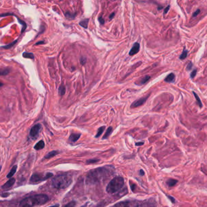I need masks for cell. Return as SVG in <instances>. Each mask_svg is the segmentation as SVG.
Instances as JSON below:
<instances>
[{"label": "cell", "mask_w": 207, "mask_h": 207, "mask_svg": "<svg viewBox=\"0 0 207 207\" xmlns=\"http://www.w3.org/2000/svg\"><path fill=\"white\" fill-rule=\"evenodd\" d=\"M50 207H59V205L58 204H57V205H53V206H51Z\"/></svg>", "instance_id": "40"}, {"label": "cell", "mask_w": 207, "mask_h": 207, "mask_svg": "<svg viewBox=\"0 0 207 207\" xmlns=\"http://www.w3.org/2000/svg\"><path fill=\"white\" fill-rule=\"evenodd\" d=\"M196 74H197V69L193 70V71L191 72V74H190L191 78H194L195 77V76L196 75Z\"/></svg>", "instance_id": "31"}, {"label": "cell", "mask_w": 207, "mask_h": 207, "mask_svg": "<svg viewBox=\"0 0 207 207\" xmlns=\"http://www.w3.org/2000/svg\"><path fill=\"white\" fill-rule=\"evenodd\" d=\"M23 57L26 58H30L33 60L34 58V55L32 53H28V52H23Z\"/></svg>", "instance_id": "20"}, {"label": "cell", "mask_w": 207, "mask_h": 207, "mask_svg": "<svg viewBox=\"0 0 207 207\" xmlns=\"http://www.w3.org/2000/svg\"><path fill=\"white\" fill-rule=\"evenodd\" d=\"M72 182L71 176L68 175H60L56 176L52 180V185L54 188L63 189L68 187Z\"/></svg>", "instance_id": "3"}, {"label": "cell", "mask_w": 207, "mask_h": 207, "mask_svg": "<svg viewBox=\"0 0 207 207\" xmlns=\"http://www.w3.org/2000/svg\"><path fill=\"white\" fill-rule=\"evenodd\" d=\"M150 96V94H148L145 97H143L142 98H140V99H138L137 100L134 102L131 105V108H137L139 106H142V105H143L146 101L147 100V99L148 98V97Z\"/></svg>", "instance_id": "8"}, {"label": "cell", "mask_w": 207, "mask_h": 207, "mask_svg": "<svg viewBox=\"0 0 207 207\" xmlns=\"http://www.w3.org/2000/svg\"><path fill=\"white\" fill-rule=\"evenodd\" d=\"M9 194V193H8V194H6V193H5V194H2V196H3L4 197H7V196H8Z\"/></svg>", "instance_id": "38"}, {"label": "cell", "mask_w": 207, "mask_h": 207, "mask_svg": "<svg viewBox=\"0 0 207 207\" xmlns=\"http://www.w3.org/2000/svg\"><path fill=\"white\" fill-rule=\"evenodd\" d=\"M139 50H140V44L136 42L134 44L133 46L132 47L131 51L129 52V55L131 56L135 55L139 52Z\"/></svg>", "instance_id": "10"}, {"label": "cell", "mask_w": 207, "mask_h": 207, "mask_svg": "<svg viewBox=\"0 0 207 207\" xmlns=\"http://www.w3.org/2000/svg\"><path fill=\"white\" fill-rule=\"evenodd\" d=\"M75 205H76V202L75 201H72L69 202V203H68L67 205H66L64 207H74Z\"/></svg>", "instance_id": "28"}, {"label": "cell", "mask_w": 207, "mask_h": 207, "mask_svg": "<svg viewBox=\"0 0 207 207\" xmlns=\"http://www.w3.org/2000/svg\"><path fill=\"white\" fill-rule=\"evenodd\" d=\"M105 126H102V127H100L98 129V131H97V134H96V135H95V137L96 138H98V137H99L101 135H102V134L103 132V131H105Z\"/></svg>", "instance_id": "23"}, {"label": "cell", "mask_w": 207, "mask_h": 207, "mask_svg": "<svg viewBox=\"0 0 207 207\" xmlns=\"http://www.w3.org/2000/svg\"><path fill=\"white\" fill-rule=\"evenodd\" d=\"M140 175H144V172H143V171L142 169L140 170Z\"/></svg>", "instance_id": "39"}, {"label": "cell", "mask_w": 207, "mask_h": 207, "mask_svg": "<svg viewBox=\"0 0 207 207\" xmlns=\"http://www.w3.org/2000/svg\"><path fill=\"white\" fill-rule=\"evenodd\" d=\"M200 11L199 10V9H197L194 14H193V15H192V17H197L199 14H200Z\"/></svg>", "instance_id": "34"}, {"label": "cell", "mask_w": 207, "mask_h": 207, "mask_svg": "<svg viewBox=\"0 0 207 207\" xmlns=\"http://www.w3.org/2000/svg\"><path fill=\"white\" fill-rule=\"evenodd\" d=\"M17 165L14 166L12 167V168L11 169V171L9 172V173L7 175V177L9 178V179H11V177H12L13 175L15 174V172L17 171Z\"/></svg>", "instance_id": "15"}, {"label": "cell", "mask_w": 207, "mask_h": 207, "mask_svg": "<svg viewBox=\"0 0 207 207\" xmlns=\"http://www.w3.org/2000/svg\"><path fill=\"white\" fill-rule=\"evenodd\" d=\"M98 21H99V22L100 23L101 25H103V24L105 23V20L103 19L102 15H100V16L98 17Z\"/></svg>", "instance_id": "33"}, {"label": "cell", "mask_w": 207, "mask_h": 207, "mask_svg": "<svg viewBox=\"0 0 207 207\" xmlns=\"http://www.w3.org/2000/svg\"><path fill=\"white\" fill-rule=\"evenodd\" d=\"M177 183V180L173 179H170L167 181V184L169 186H174L176 183Z\"/></svg>", "instance_id": "22"}, {"label": "cell", "mask_w": 207, "mask_h": 207, "mask_svg": "<svg viewBox=\"0 0 207 207\" xmlns=\"http://www.w3.org/2000/svg\"><path fill=\"white\" fill-rule=\"evenodd\" d=\"M88 23H89V19H85V20L81 21L79 23V25H80V26H81L82 27L84 28L85 29H87L88 28Z\"/></svg>", "instance_id": "17"}, {"label": "cell", "mask_w": 207, "mask_h": 207, "mask_svg": "<svg viewBox=\"0 0 207 207\" xmlns=\"http://www.w3.org/2000/svg\"><path fill=\"white\" fill-rule=\"evenodd\" d=\"M75 14H71V12H67L66 14H65V16H66V17L67 18H68V19H71V20H73V19H74L75 18Z\"/></svg>", "instance_id": "24"}, {"label": "cell", "mask_w": 207, "mask_h": 207, "mask_svg": "<svg viewBox=\"0 0 207 207\" xmlns=\"http://www.w3.org/2000/svg\"><path fill=\"white\" fill-rule=\"evenodd\" d=\"M124 185L123 177L118 176L112 179L106 187V191L109 194H114L119 191Z\"/></svg>", "instance_id": "4"}, {"label": "cell", "mask_w": 207, "mask_h": 207, "mask_svg": "<svg viewBox=\"0 0 207 207\" xmlns=\"http://www.w3.org/2000/svg\"><path fill=\"white\" fill-rule=\"evenodd\" d=\"M192 93H193V94H194V97H195V100H197V105L199 106V107L201 108L202 107V102H201V101H200V98H199V95L195 92H192Z\"/></svg>", "instance_id": "21"}, {"label": "cell", "mask_w": 207, "mask_h": 207, "mask_svg": "<svg viewBox=\"0 0 207 207\" xmlns=\"http://www.w3.org/2000/svg\"><path fill=\"white\" fill-rule=\"evenodd\" d=\"M40 43H44V42L42 41V42H38V43H36V45H40Z\"/></svg>", "instance_id": "41"}, {"label": "cell", "mask_w": 207, "mask_h": 207, "mask_svg": "<svg viewBox=\"0 0 207 207\" xmlns=\"http://www.w3.org/2000/svg\"><path fill=\"white\" fill-rule=\"evenodd\" d=\"M65 92H66V88L64 86H61L60 88H59V89H58V92H59V94L60 95H63L65 94Z\"/></svg>", "instance_id": "26"}, {"label": "cell", "mask_w": 207, "mask_h": 207, "mask_svg": "<svg viewBox=\"0 0 207 207\" xmlns=\"http://www.w3.org/2000/svg\"><path fill=\"white\" fill-rule=\"evenodd\" d=\"M10 72L9 69H0V75H8Z\"/></svg>", "instance_id": "25"}, {"label": "cell", "mask_w": 207, "mask_h": 207, "mask_svg": "<svg viewBox=\"0 0 207 207\" xmlns=\"http://www.w3.org/2000/svg\"><path fill=\"white\" fill-rule=\"evenodd\" d=\"M192 66H193V65H192V62H189V63L187 65V66H186V70L187 71L191 70L192 69Z\"/></svg>", "instance_id": "32"}, {"label": "cell", "mask_w": 207, "mask_h": 207, "mask_svg": "<svg viewBox=\"0 0 207 207\" xmlns=\"http://www.w3.org/2000/svg\"><path fill=\"white\" fill-rule=\"evenodd\" d=\"M114 17H115V12H113V13H112V14L109 15V19H110V20H112V19L114 18Z\"/></svg>", "instance_id": "36"}, {"label": "cell", "mask_w": 207, "mask_h": 207, "mask_svg": "<svg viewBox=\"0 0 207 207\" xmlns=\"http://www.w3.org/2000/svg\"><path fill=\"white\" fill-rule=\"evenodd\" d=\"M3 85V84L2 83V82H0V87H1V86H2Z\"/></svg>", "instance_id": "42"}, {"label": "cell", "mask_w": 207, "mask_h": 207, "mask_svg": "<svg viewBox=\"0 0 207 207\" xmlns=\"http://www.w3.org/2000/svg\"><path fill=\"white\" fill-rule=\"evenodd\" d=\"M53 176V174L51 172H48L45 175L40 174H34L30 179V183L32 184H36L38 183H40L42 181L46 180L48 179Z\"/></svg>", "instance_id": "5"}, {"label": "cell", "mask_w": 207, "mask_h": 207, "mask_svg": "<svg viewBox=\"0 0 207 207\" xmlns=\"http://www.w3.org/2000/svg\"><path fill=\"white\" fill-rule=\"evenodd\" d=\"M17 42V40H16V41H15V42H14L13 43H11L10 45H7V46H3L2 48H5V49H10L11 47H12Z\"/></svg>", "instance_id": "29"}, {"label": "cell", "mask_w": 207, "mask_h": 207, "mask_svg": "<svg viewBox=\"0 0 207 207\" xmlns=\"http://www.w3.org/2000/svg\"><path fill=\"white\" fill-rule=\"evenodd\" d=\"M150 78H151V77L149 75H145L143 77H142V78L139 79L138 81H137L135 83V84L136 85H138V86H142V85L145 84L150 79Z\"/></svg>", "instance_id": "11"}, {"label": "cell", "mask_w": 207, "mask_h": 207, "mask_svg": "<svg viewBox=\"0 0 207 207\" xmlns=\"http://www.w3.org/2000/svg\"><path fill=\"white\" fill-rule=\"evenodd\" d=\"M48 197L46 194H36L22 200L20 203V207H34L42 205L48 201Z\"/></svg>", "instance_id": "2"}, {"label": "cell", "mask_w": 207, "mask_h": 207, "mask_svg": "<svg viewBox=\"0 0 207 207\" xmlns=\"http://www.w3.org/2000/svg\"><path fill=\"white\" fill-rule=\"evenodd\" d=\"M169 8H170V6L169 5H168L165 9V10H164V14H166L168 12V11H169Z\"/></svg>", "instance_id": "35"}, {"label": "cell", "mask_w": 207, "mask_h": 207, "mask_svg": "<svg viewBox=\"0 0 207 207\" xmlns=\"http://www.w3.org/2000/svg\"><path fill=\"white\" fill-rule=\"evenodd\" d=\"M188 51L186 50V49H185H185H183V51L182 54H181V55H180V57H179L180 60H185V59L186 58L187 55H188Z\"/></svg>", "instance_id": "19"}, {"label": "cell", "mask_w": 207, "mask_h": 207, "mask_svg": "<svg viewBox=\"0 0 207 207\" xmlns=\"http://www.w3.org/2000/svg\"><path fill=\"white\" fill-rule=\"evenodd\" d=\"M15 182V179L14 178L10 179L6 183H5L2 186V189H4V190H8V189H9L14 185Z\"/></svg>", "instance_id": "9"}, {"label": "cell", "mask_w": 207, "mask_h": 207, "mask_svg": "<svg viewBox=\"0 0 207 207\" xmlns=\"http://www.w3.org/2000/svg\"><path fill=\"white\" fill-rule=\"evenodd\" d=\"M18 22L21 23V25L23 26V28H22V32H23L25 30H26V27H27V26H26V23L25 22H23V21H22V20H20L19 18H18Z\"/></svg>", "instance_id": "27"}, {"label": "cell", "mask_w": 207, "mask_h": 207, "mask_svg": "<svg viewBox=\"0 0 207 207\" xmlns=\"http://www.w3.org/2000/svg\"><path fill=\"white\" fill-rule=\"evenodd\" d=\"M112 207H139V203L135 200L123 201L116 203Z\"/></svg>", "instance_id": "6"}, {"label": "cell", "mask_w": 207, "mask_h": 207, "mask_svg": "<svg viewBox=\"0 0 207 207\" xmlns=\"http://www.w3.org/2000/svg\"><path fill=\"white\" fill-rule=\"evenodd\" d=\"M114 167L106 166L91 171L86 177L87 184L92 185L107 179L114 173Z\"/></svg>", "instance_id": "1"}, {"label": "cell", "mask_w": 207, "mask_h": 207, "mask_svg": "<svg viewBox=\"0 0 207 207\" xmlns=\"http://www.w3.org/2000/svg\"><path fill=\"white\" fill-rule=\"evenodd\" d=\"M112 132V127H109L107 129V131H106L104 136L103 137V139H108L109 137V136L111 134V133Z\"/></svg>", "instance_id": "18"}, {"label": "cell", "mask_w": 207, "mask_h": 207, "mask_svg": "<svg viewBox=\"0 0 207 207\" xmlns=\"http://www.w3.org/2000/svg\"><path fill=\"white\" fill-rule=\"evenodd\" d=\"M81 136V134H76V133H73L72 134L69 138V141L72 142H77L80 137Z\"/></svg>", "instance_id": "13"}, {"label": "cell", "mask_w": 207, "mask_h": 207, "mask_svg": "<svg viewBox=\"0 0 207 207\" xmlns=\"http://www.w3.org/2000/svg\"><path fill=\"white\" fill-rule=\"evenodd\" d=\"M144 144L143 142H140V143H136V146H140V145H143Z\"/></svg>", "instance_id": "37"}, {"label": "cell", "mask_w": 207, "mask_h": 207, "mask_svg": "<svg viewBox=\"0 0 207 207\" xmlns=\"http://www.w3.org/2000/svg\"><path fill=\"white\" fill-rule=\"evenodd\" d=\"M45 146V143L44 141L43 140H40L34 146V149L35 150L42 149L43 148H44Z\"/></svg>", "instance_id": "14"}, {"label": "cell", "mask_w": 207, "mask_h": 207, "mask_svg": "<svg viewBox=\"0 0 207 207\" xmlns=\"http://www.w3.org/2000/svg\"><path fill=\"white\" fill-rule=\"evenodd\" d=\"M86 57H81V58H80V63H81V64L82 65H85L86 64Z\"/></svg>", "instance_id": "30"}, {"label": "cell", "mask_w": 207, "mask_h": 207, "mask_svg": "<svg viewBox=\"0 0 207 207\" xmlns=\"http://www.w3.org/2000/svg\"><path fill=\"white\" fill-rule=\"evenodd\" d=\"M175 80V75L174 73H171L165 78L164 81L167 83H174Z\"/></svg>", "instance_id": "12"}, {"label": "cell", "mask_w": 207, "mask_h": 207, "mask_svg": "<svg viewBox=\"0 0 207 207\" xmlns=\"http://www.w3.org/2000/svg\"><path fill=\"white\" fill-rule=\"evenodd\" d=\"M58 154V151H52L49 152V153H48L45 156V159H51V158L55 156L56 155H57Z\"/></svg>", "instance_id": "16"}, {"label": "cell", "mask_w": 207, "mask_h": 207, "mask_svg": "<svg viewBox=\"0 0 207 207\" xmlns=\"http://www.w3.org/2000/svg\"><path fill=\"white\" fill-rule=\"evenodd\" d=\"M42 125L40 124H37L34 125L30 131V136L33 139H35L38 137L41 129H42Z\"/></svg>", "instance_id": "7"}]
</instances>
